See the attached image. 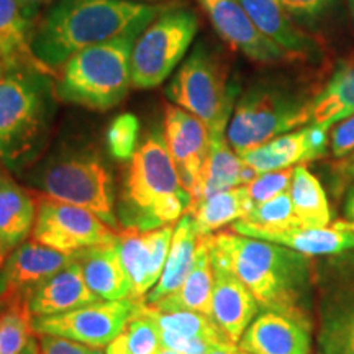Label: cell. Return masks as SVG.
Wrapping results in <instances>:
<instances>
[{"mask_svg":"<svg viewBox=\"0 0 354 354\" xmlns=\"http://www.w3.org/2000/svg\"><path fill=\"white\" fill-rule=\"evenodd\" d=\"M140 35L110 39L74 55L57 71L59 102L91 110H110L131 88V53Z\"/></svg>","mask_w":354,"mask_h":354,"instance_id":"obj_5","label":"cell"},{"mask_svg":"<svg viewBox=\"0 0 354 354\" xmlns=\"http://www.w3.org/2000/svg\"><path fill=\"white\" fill-rule=\"evenodd\" d=\"M253 209V202L248 196L246 185H240L225 192L202 198L192 203L189 214L192 215L194 227L198 236L212 234L225 225L234 223Z\"/></svg>","mask_w":354,"mask_h":354,"instance_id":"obj_28","label":"cell"},{"mask_svg":"<svg viewBox=\"0 0 354 354\" xmlns=\"http://www.w3.org/2000/svg\"><path fill=\"white\" fill-rule=\"evenodd\" d=\"M197 241L198 233L196 227H194L192 215L185 214L183 218L177 221L165 269H162L158 284L146 295V305L156 304L158 300L174 294L184 284L185 277L189 276L190 269L196 263Z\"/></svg>","mask_w":354,"mask_h":354,"instance_id":"obj_26","label":"cell"},{"mask_svg":"<svg viewBox=\"0 0 354 354\" xmlns=\"http://www.w3.org/2000/svg\"><path fill=\"white\" fill-rule=\"evenodd\" d=\"M240 354H245V353H240Z\"/></svg>","mask_w":354,"mask_h":354,"instance_id":"obj_52","label":"cell"},{"mask_svg":"<svg viewBox=\"0 0 354 354\" xmlns=\"http://www.w3.org/2000/svg\"><path fill=\"white\" fill-rule=\"evenodd\" d=\"M289 196L294 214L302 227H326L331 220V209L320 180L305 165L294 167Z\"/></svg>","mask_w":354,"mask_h":354,"instance_id":"obj_29","label":"cell"},{"mask_svg":"<svg viewBox=\"0 0 354 354\" xmlns=\"http://www.w3.org/2000/svg\"><path fill=\"white\" fill-rule=\"evenodd\" d=\"M20 2L25 3V6L39 8L41 6H46V3H50L51 0H20Z\"/></svg>","mask_w":354,"mask_h":354,"instance_id":"obj_45","label":"cell"},{"mask_svg":"<svg viewBox=\"0 0 354 354\" xmlns=\"http://www.w3.org/2000/svg\"><path fill=\"white\" fill-rule=\"evenodd\" d=\"M212 234H202L197 241L196 263L185 277L184 284L174 294L158 300L148 307L158 310H192L210 317L212 292H214V259H212ZM146 305V304H145Z\"/></svg>","mask_w":354,"mask_h":354,"instance_id":"obj_23","label":"cell"},{"mask_svg":"<svg viewBox=\"0 0 354 354\" xmlns=\"http://www.w3.org/2000/svg\"><path fill=\"white\" fill-rule=\"evenodd\" d=\"M344 171H346V174L351 177V179H354V159H351V162L344 167Z\"/></svg>","mask_w":354,"mask_h":354,"instance_id":"obj_46","label":"cell"},{"mask_svg":"<svg viewBox=\"0 0 354 354\" xmlns=\"http://www.w3.org/2000/svg\"><path fill=\"white\" fill-rule=\"evenodd\" d=\"M174 228V223H171L149 232L128 227L117 232L120 258L130 279L133 304H145L149 289L158 284L169 254Z\"/></svg>","mask_w":354,"mask_h":354,"instance_id":"obj_12","label":"cell"},{"mask_svg":"<svg viewBox=\"0 0 354 354\" xmlns=\"http://www.w3.org/2000/svg\"><path fill=\"white\" fill-rule=\"evenodd\" d=\"M38 342L41 354H102L100 348L86 346V344L59 338V336L39 335Z\"/></svg>","mask_w":354,"mask_h":354,"instance_id":"obj_39","label":"cell"},{"mask_svg":"<svg viewBox=\"0 0 354 354\" xmlns=\"http://www.w3.org/2000/svg\"><path fill=\"white\" fill-rule=\"evenodd\" d=\"M6 261H7V254L3 253V250H2V245H0V269L3 268V264H6Z\"/></svg>","mask_w":354,"mask_h":354,"instance_id":"obj_47","label":"cell"},{"mask_svg":"<svg viewBox=\"0 0 354 354\" xmlns=\"http://www.w3.org/2000/svg\"><path fill=\"white\" fill-rule=\"evenodd\" d=\"M264 37L282 48L292 59L312 57L317 44L276 0H238Z\"/></svg>","mask_w":354,"mask_h":354,"instance_id":"obj_21","label":"cell"},{"mask_svg":"<svg viewBox=\"0 0 354 354\" xmlns=\"http://www.w3.org/2000/svg\"><path fill=\"white\" fill-rule=\"evenodd\" d=\"M256 176L258 172L245 165V161L234 153L227 135H210L209 154L203 166L198 201L240 185H248Z\"/></svg>","mask_w":354,"mask_h":354,"instance_id":"obj_25","label":"cell"},{"mask_svg":"<svg viewBox=\"0 0 354 354\" xmlns=\"http://www.w3.org/2000/svg\"><path fill=\"white\" fill-rule=\"evenodd\" d=\"M205 354H240L236 344H215Z\"/></svg>","mask_w":354,"mask_h":354,"instance_id":"obj_42","label":"cell"},{"mask_svg":"<svg viewBox=\"0 0 354 354\" xmlns=\"http://www.w3.org/2000/svg\"><path fill=\"white\" fill-rule=\"evenodd\" d=\"M145 310L156 323L159 331H169L179 336H196L209 339L214 344H232L212 322V318L203 313L192 310H158L148 305H145Z\"/></svg>","mask_w":354,"mask_h":354,"instance_id":"obj_31","label":"cell"},{"mask_svg":"<svg viewBox=\"0 0 354 354\" xmlns=\"http://www.w3.org/2000/svg\"><path fill=\"white\" fill-rule=\"evenodd\" d=\"M198 32V19L187 7L162 8L143 30L131 53V87L161 86L183 63Z\"/></svg>","mask_w":354,"mask_h":354,"instance_id":"obj_8","label":"cell"},{"mask_svg":"<svg viewBox=\"0 0 354 354\" xmlns=\"http://www.w3.org/2000/svg\"><path fill=\"white\" fill-rule=\"evenodd\" d=\"M212 259L240 279L259 308L308 322L304 312L310 281L305 254L271 241L220 232L212 238Z\"/></svg>","mask_w":354,"mask_h":354,"instance_id":"obj_3","label":"cell"},{"mask_svg":"<svg viewBox=\"0 0 354 354\" xmlns=\"http://www.w3.org/2000/svg\"><path fill=\"white\" fill-rule=\"evenodd\" d=\"M192 203L167 149L165 133H149L128 162L118 198V220L123 227L149 232L179 221Z\"/></svg>","mask_w":354,"mask_h":354,"instance_id":"obj_4","label":"cell"},{"mask_svg":"<svg viewBox=\"0 0 354 354\" xmlns=\"http://www.w3.org/2000/svg\"><path fill=\"white\" fill-rule=\"evenodd\" d=\"M354 115V56L339 63L325 88L312 99V123L330 130Z\"/></svg>","mask_w":354,"mask_h":354,"instance_id":"obj_27","label":"cell"},{"mask_svg":"<svg viewBox=\"0 0 354 354\" xmlns=\"http://www.w3.org/2000/svg\"><path fill=\"white\" fill-rule=\"evenodd\" d=\"M130 2H149V0H130Z\"/></svg>","mask_w":354,"mask_h":354,"instance_id":"obj_50","label":"cell"},{"mask_svg":"<svg viewBox=\"0 0 354 354\" xmlns=\"http://www.w3.org/2000/svg\"><path fill=\"white\" fill-rule=\"evenodd\" d=\"M38 187L46 197L91 210L110 227L117 225L112 176L95 154L74 151L53 158L39 172Z\"/></svg>","mask_w":354,"mask_h":354,"instance_id":"obj_9","label":"cell"},{"mask_svg":"<svg viewBox=\"0 0 354 354\" xmlns=\"http://www.w3.org/2000/svg\"><path fill=\"white\" fill-rule=\"evenodd\" d=\"M165 138L172 161L179 172L180 183L192 196L201 197L202 172L210 146V133L196 115L177 105H167L165 117Z\"/></svg>","mask_w":354,"mask_h":354,"instance_id":"obj_13","label":"cell"},{"mask_svg":"<svg viewBox=\"0 0 354 354\" xmlns=\"http://www.w3.org/2000/svg\"><path fill=\"white\" fill-rule=\"evenodd\" d=\"M77 259L92 294L100 300H130L131 286L120 258L118 236L79 251Z\"/></svg>","mask_w":354,"mask_h":354,"instance_id":"obj_22","label":"cell"},{"mask_svg":"<svg viewBox=\"0 0 354 354\" xmlns=\"http://www.w3.org/2000/svg\"><path fill=\"white\" fill-rule=\"evenodd\" d=\"M326 131L328 130L310 123L302 130L286 133L268 141L266 145L250 149L240 158L258 174L289 169V167H295L323 156V153L326 151V143H328Z\"/></svg>","mask_w":354,"mask_h":354,"instance_id":"obj_17","label":"cell"},{"mask_svg":"<svg viewBox=\"0 0 354 354\" xmlns=\"http://www.w3.org/2000/svg\"><path fill=\"white\" fill-rule=\"evenodd\" d=\"M307 123H312V99L284 84L256 82L238 97L227 140L241 156Z\"/></svg>","mask_w":354,"mask_h":354,"instance_id":"obj_6","label":"cell"},{"mask_svg":"<svg viewBox=\"0 0 354 354\" xmlns=\"http://www.w3.org/2000/svg\"><path fill=\"white\" fill-rule=\"evenodd\" d=\"M238 351L245 354H308L310 322L264 310L243 333Z\"/></svg>","mask_w":354,"mask_h":354,"instance_id":"obj_18","label":"cell"},{"mask_svg":"<svg viewBox=\"0 0 354 354\" xmlns=\"http://www.w3.org/2000/svg\"><path fill=\"white\" fill-rule=\"evenodd\" d=\"M351 158H353V159H354V153H353V156H351Z\"/></svg>","mask_w":354,"mask_h":354,"instance_id":"obj_51","label":"cell"},{"mask_svg":"<svg viewBox=\"0 0 354 354\" xmlns=\"http://www.w3.org/2000/svg\"><path fill=\"white\" fill-rule=\"evenodd\" d=\"M166 95L205 123L210 135H227L240 91L230 81L228 68L218 53L198 43L167 84Z\"/></svg>","mask_w":354,"mask_h":354,"instance_id":"obj_7","label":"cell"},{"mask_svg":"<svg viewBox=\"0 0 354 354\" xmlns=\"http://www.w3.org/2000/svg\"><path fill=\"white\" fill-rule=\"evenodd\" d=\"M77 254V253H76ZM35 240L25 241L8 256L0 269V305L28 299L30 292L76 259Z\"/></svg>","mask_w":354,"mask_h":354,"instance_id":"obj_15","label":"cell"},{"mask_svg":"<svg viewBox=\"0 0 354 354\" xmlns=\"http://www.w3.org/2000/svg\"><path fill=\"white\" fill-rule=\"evenodd\" d=\"M165 7L130 0H59L35 26L30 53L57 73L77 53L125 35H141Z\"/></svg>","mask_w":354,"mask_h":354,"instance_id":"obj_1","label":"cell"},{"mask_svg":"<svg viewBox=\"0 0 354 354\" xmlns=\"http://www.w3.org/2000/svg\"><path fill=\"white\" fill-rule=\"evenodd\" d=\"M348 3H349V10H351L353 21H354V0H348Z\"/></svg>","mask_w":354,"mask_h":354,"instance_id":"obj_49","label":"cell"},{"mask_svg":"<svg viewBox=\"0 0 354 354\" xmlns=\"http://www.w3.org/2000/svg\"><path fill=\"white\" fill-rule=\"evenodd\" d=\"M57 102L51 71L32 53L0 59V162L7 169H21L37 156Z\"/></svg>","mask_w":354,"mask_h":354,"instance_id":"obj_2","label":"cell"},{"mask_svg":"<svg viewBox=\"0 0 354 354\" xmlns=\"http://www.w3.org/2000/svg\"><path fill=\"white\" fill-rule=\"evenodd\" d=\"M233 232L290 248L305 256L338 254L354 248V221H336L326 227H290L282 230H261L243 221H234Z\"/></svg>","mask_w":354,"mask_h":354,"instance_id":"obj_16","label":"cell"},{"mask_svg":"<svg viewBox=\"0 0 354 354\" xmlns=\"http://www.w3.org/2000/svg\"><path fill=\"white\" fill-rule=\"evenodd\" d=\"M37 12L20 0H0V59L30 53Z\"/></svg>","mask_w":354,"mask_h":354,"instance_id":"obj_30","label":"cell"},{"mask_svg":"<svg viewBox=\"0 0 354 354\" xmlns=\"http://www.w3.org/2000/svg\"><path fill=\"white\" fill-rule=\"evenodd\" d=\"M123 335L127 339L128 354H159L162 348L156 323L148 315L143 304L136 307Z\"/></svg>","mask_w":354,"mask_h":354,"instance_id":"obj_35","label":"cell"},{"mask_svg":"<svg viewBox=\"0 0 354 354\" xmlns=\"http://www.w3.org/2000/svg\"><path fill=\"white\" fill-rule=\"evenodd\" d=\"M105 354H128L125 335L122 333L118 338H115L113 342L107 346V351H105Z\"/></svg>","mask_w":354,"mask_h":354,"instance_id":"obj_41","label":"cell"},{"mask_svg":"<svg viewBox=\"0 0 354 354\" xmlns=\"http://www.w3.org/2000/svg\"><path fill=\"white\" fill-rule=\"evenodd\" d=\"M243 223L261 230H282L290 227H302L300 220L294 214V207L289 192L271 198V201L258 203L243 216Z\"/></svg>","mask_w":354,"mask_h":354,"instance_id":"obj_33","label":"cell"},{"mask_svg":"<svg viewBox=\"0 0 354 354\" xmlns=\"http://www.w3.org/2000/svg\"><path fill=\"white\" fill-rule=\"evenodd\" d=\"M140 122L133 113H122L110 123L107 131L109 151L118 161H130L138 149Z\"/></svg>","mask_w":354,"mask_h":354,"instance_id":"obj_36","label":"cell"},{"mask_svg":"<svg viewBox=\"0 0 354 354\" xmlns=\"http://www.w3.org/2000/svg\"><path fill=\"white\" fill-rule=\"evenodd\" d=\"M159 354H179V353L172 351V349H167V348H161V351H159Z\"/></svg>","mask_w":354,"mask_h":354,"instance_id":"obj_48","label":"cell"},{"mask_svg":"<svg viewBox=\"0 0 354 354\" xmlns=\"http://www.w3.org/2000/svg\"><path fill=\"white\" fill-rule=\"evenodd\" d=\"M320 344L323 354H354V302L325 322Z\"/></svg>","mask_w":354,"mask_h":354,"instance_id":"obj_34","label":"cell"},{"mask_svg":"<svg viewBox=\"0 0 354 354\" xmlns=\"http://www.w3.org/2000/svg\"><path fill=\"white\" fill-rule=\"evenodd\" d=\"M26 302H28L33 318H39L71 312V310L100 302V299L92 294L87 287L81 261L76 254L73 263L35 287L30 292Z\"/></svg>","mask_w":354,"mask_h":354,"instance_id":"obj_20","label":"cell"},{"mask_svg":"<svg viewBox=\"0 0 354 354\" xmlns=\"http://www.w3.org/2000/svg\"><path fill=\"white\" fill-rule=\"evenodd\" d=\"M295 21L313 24L331 7L335 0H276Z\"/></svg>","mask_w":354,"mask_h":354,"instance_id":"obj_38","label":"cell"},{"mask_svg":"<svg viewBox=\"0 0 354 354\" xmlns=\"http://www.w3.org/2000/svg\"><path fill=\"white\" fill-rule=\"evenodd\" d=\"M346 215L349 220L354 221V187L351 192H349L348 201H346Z\"/></svg>","mask_w":354,"mask_h":354,"instance_id":"obj_44","label":"cell"},{"mask_svg":"<svg viewBox=\"0 0 354 354\" xmlns=\"http://www.w3.org/2000/svg\"><path fill=\"white\" fill-rule=\"evenodd\" d=\"M37 221V198L0 171V245L7 258L32 236Z\"/></svg>","mask_w":354,"mask_h":354,"instance_id":"obj_24","label":"cell"},{"mask_svg":"<svg viewBox=\"0 0 354 354\" xmlns=\"http://www.w3.org/2000/svg\"><path fill=\"white\" fill-rule=\"evenodd\" d=\"M259 304L250 289L230 269L214 263L212 322L232 344L240 343L251 322L258 315Z\"/></svg>","mask_w":354,"mask_h":354,"instance_id":"obj_19","label":"cell"},{"mask_svg":"<svg viewBox=\"0 0 354 354\" xmlns=\"http://www.w3.org/2000/svg\"><path fill=\"white\" fill-rule=\"evenodd\" d=\"M21 354H41V351H39V342L38 339L32 338L30 339V343L26 344V348L24 349V353Z\"/></svg>","mask_w":354,"mask_h":354,"instance_id":"obj_43","label":"cell"},{"mask_svg":"<svg viewBox=\"0 0 354 354\" xmlns=\"http://www.w3.org/2000/svg\"><path fill=\"white\" fill-rule=\"evenodd\" d=\"M35 335L33 315L26 300L3 308L0 313V354H21Z\"/></svg>","mask_w":354,"mask_h":354,"instance_id":"obj_32","label":"cell"},{"mask_svg":"<svg viewBox=\"0 0 354 354\" xmlns=\"http://www.w3.org/2000/svg\"><path fill=\"white\" fill-rule=\"evenodd\" d=\"M218 37L248 59L261 64L289 61L292 57L256 28L238 0H197Z\"/></svg>","mask_w":354,"mask_h":354,"instance_id":"obj_14","label":"cell"},{"mask_svg":"<svg viewBox=\"0 0 354 354\" xmlns=\"http://www.w3.org/2000/svg\"><path fill=\"white\" fill-rule=\"evenodd\" d=\"M292 174H294V167L272 172H263L258 174L246 185L248 196H250L253 207L258 203L268 202L271 198L281 196V194L289 192Z\"/></svg>","mask_w":354,"mask_h":354,"instance_id":"obj_37","label":"cell"},{"mask_svg":"<svg viewBox=\"0 0 354 354\" xmlns=\"http://www.w3.org/2000/svg\"><path fill=\"white\" fill-rule=\"evenodd\" d=\"M117 236V232L91 210L51 197L37 198L32 240L66 254H76Z\"/></svg>","mask_w":354,"mask_h":354,"instance_id":"obj_10","label":"cell"},{"mask_svg":"<svg viewBox=\"0 0 354 354\" xmlns=\"http://www.w3.org/2000/svg\"><path fill=\"white\" fill-rule=\"evenodd\" d=\"M331 149L336 158L354 153V115L339 122L331 135Z\"/></svg>","mask_w":354,"mask_h":354,"instance_id":"obj_40","label":"cell"},{"mask_svg":"<svg viewBox=\"0 0 354 354\" xmlns=\"http://www.w3.org/2000/svg\"><path fill=\"white\" fill-rule=\"evenodd\" d=\"M136 307L130 300H100L59 315L33 318V328L37 335L59 336L102 349L125 331Z\"/></svg>","mask_w":354,"mask_h":354,"instance_id":"obj_11","label":"cell"}]
</instances>
